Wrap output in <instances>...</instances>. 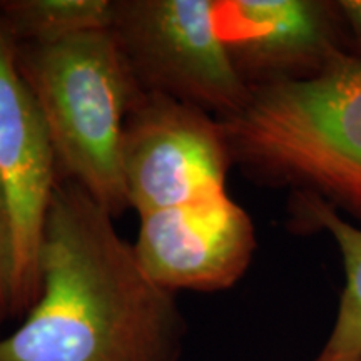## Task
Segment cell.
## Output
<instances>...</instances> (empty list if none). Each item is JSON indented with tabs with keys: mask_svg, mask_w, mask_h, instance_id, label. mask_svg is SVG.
Wrapping results in <instances>:
<instances>
[{
	"mask_svg": "<svg viewBox=\"0 0 361 361\" xmlns=\"http://www.w3.org/2000/svg\"><path fill=\"white\" fill-rule=\"evenodd\" d=\"M42 291L0 361H179L186 322L114 218L59 176L40 250Z\"/></svg>",
	"mask_w": 361,
	"mask_h": 361,
	"instance_id": "obj_1",
	"label": "cell"
},
{
	"mask_svg": "<svg viewBox=\"0 0 361 361\" xmlns=\"http://www.w3.org/2000/svg\"><path fill=\"white\" fill-rule=\"evenodd\" d=\"M219 123L252 183L314 194L361 221V59L336 52L314 78L252 87Z\"/></svg>",
	"mask_w": 361,
	"mask_h": 361,
	"instance_id": "obj_2",
	"label": "cell"
},
{
	"mask_svg": "<svg viewBox=\"0 0 361 361\" xmlns=\"http://www.w3.org/2000/svg\"><path fill=\"white\" fill-rule=\"evenodd\" d=\"M16 66L51 137L61 178L112 218L128 209L121 171L126 116L139 87L111 30L13 44Z\"/></svg>",
	"mask_w": 361,
	"mask_h": 361,
	"instance_id": "obj_3",
	"label": "cell"
},
{
	"mask_svg": "<svg viewBox=\"0 0 361 361\" xmlns=\"http://www.w3.org/2000/svg\"><path fill=\"white\" fill-rule=\"evenodd\" d=\"M218 0H114L111 34L141 90L223 119L250 96L229 61Z\"/></svg>",
	"mask_w": 361,
	"mask_h": 361,
	"instance_id": "obj_4",
	"label": "cell"
},
{
	"mask_svg": "<svg viewBox=\"0 0 361 361\" xmlns=\"http://www.w3.org/2000/svg\"><path fill=\"white\" fill-rule=\"evenodd\" d=\"M233 168L218 117L139 89L126 116L121 171L139 216L219 196Z\"/></svg>",
	"mask_w": 361,
	"mask_h": 361,
	"instance_id": "obj_5",
	"label": "cell"
},
{
	"mask_svg": "<svg viewBox=\"0 0 361 361\" xmlns=\"http://www.w3.org/2000/svg\"><path fill=\"white\" fill-rule=\"evenodd\" d=\"M57 179L51 137L0 19V184L13 231L12 319L25 318L42 291L40 250Z\"/></svg>",
	"mask_w": 361,
	"mask_h": 361,
	"instance_id": "obj_6",
	"label": "cell"
},
{
	"mask_svg": "<svg viewBox=\"0 0 361 361\" xmlns=\"http://www.w3.org/2000/svg\"><path fill=\"white\" fill-rule=\"evenodd\" d=\"M139 264L168 291L229 290L256 251L250 214L228 192L139 216Z\"/></svg>",
	"mask_w": 361,
	"mask_h": 361,
	"instance_id": "obj_7",
	"label": "cell"
},
{
	"mask_svg": "<svg viewBox=\"0 0 361 361\" xmlns=\"http://www.w3.org/2000/svg\"><path fill=\"white\" fill-rule=\"evenodd\" d=\"M216 19L229 61L250 89L311 79L346 52L336 0H218Z\"/></svg>",
	"mask_w": 361,
	"mask_h": 361,
	"instance_id": "obj_8",
	"label": "cell"
},
{
	"mask_svg": "<svg viewBox=\"0 0 361 361\" xmlns=\"http://www.w3.org/2000/svg\"><path fill=\"white\" fill-rule=\"evenodd\" d=\"M288 211L295 231H324L335 239L345 269L335 324L313 361H361V228L314 194L291 192Z\"/></svg>",
	"mask_w": 361,
	"mask_h": 361,
	"instance_id": "obj_9",
	"label": "cell"
},
{
	"mask_svg": "<svg viewBox=\"0 0 361 361\" xmlns=\"http://www.w3.org/2000/svg\"><path fill=\"white\" fill-rule=\"evenodd\" d=\"M114 0H0V19L13 44H52L109 30Z\"/></svg>",
	"mask_w": 361,
	"mask_h": 361,
	"instance_id": "obj_10",
	"label": "cell"
},
{
	"mask_svg": "<svg viewBox=\"0 0 361 361\" xmlns=\"http://www.w3.org/2000/svg\"><path fill=\"white\" fill-rule=\"evenodd\" d=\"M13 231L7 197L0 184V324L12 319Z\"/></svg>",
	"mask_w": 361,
	"mask_h": 361,
	"instance_id": "obj_11",
	"label": "cell"
},
{
	"mask_svg": "<svg viewBox=\"0 0 361 361\" xmlns=\"http://www.w3.org/2000/svg\"><path fill=\"white\" fill-rule=\"evenodd\" d=\"M346 32V52L361 59V0H336Z\"/></svg>",
	"mask_w": 361,
	"mask_h": 361,
	"instance_id": "obj_12",
	"label": "cell"
}]
</instances>
